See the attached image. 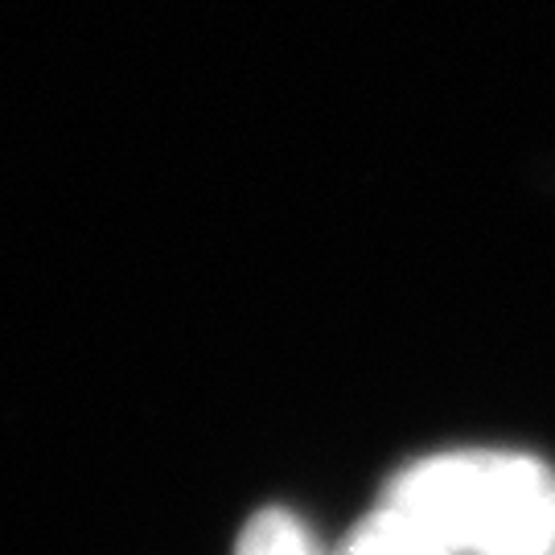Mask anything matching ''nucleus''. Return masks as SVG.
Returning <instances> with one entry per match:
<instances>
[{"instance_id": "f257e3e1", "label": "nucleus", "mask_w": 555, "mask_h": 555, "mask_svg": "<svg viewBox=\"0 0 555 555\" xmlns=\"http://www.w3.org/2000/svg\"><path fill=\"white\" fill-rule=\"evenodd\" d=\"M391 511L453 555H555V465L518 449H437L387 477Z\"/></svg>"}, {"instance_id": "f03ea898", "label": "nucleus", "mask_w": 555, "mask_h": 555, "mask_svg": "<svg viewBox=\"0 0 555 555\" xmlns=\"http://www.w3.org/2000/svg\"><path fill=\"white\" fill-rule=\"evenodd\" d=\"M231 555H330V543L309 527V518L272 502L243 518Z\"/></svg>"}, {"instance_id": "7ed1b4c3", "label": "nucleus", "mask_w": 555, "mask_h": 555, "mask_svg": "<svg viewBox=\"0 0 555 555\" xmlns=\"http://www.w3.org/2000/svg\"><path fill=\"white\" fill-rule=\"evenodd\" d=\"M330 555H453L444 552L437 539L424 527H416L408 515L391 511L387 502H378L366 518H358L346 531V539H337Z\"/></svg>"}]
</instances>
